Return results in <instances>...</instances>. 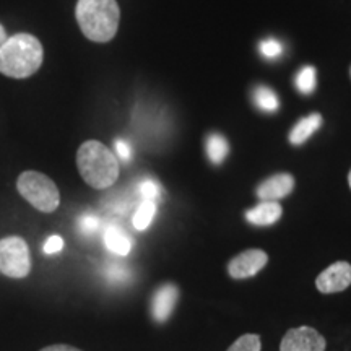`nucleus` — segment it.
<instances>
[{
	"mask_svg": "<svg viewBox=\"0 0 351 351\" xmlns=\"http://www.w3.org/2000/svg\"><path fill=\"white\" fill-rule=\"evenodd\" d=\"M78 173L88 186L103 191L111 187L119 178V161L106 145L88 140L77 152Z\"/></svg>",
	"mask_w": 351,
	"mask_h": 351,
	"instance_id": "f03ea898",
	"label": "nucleus"
},
{
	"mask_svg": "<svg viewBox=\"0 0 351 351\" xmlns=\"http://www.w3.org/2000/svg\"><path fill=\"white\" fill-rule=\"evenodd\" d=\"M99 228V218L93 213H85L78 218V230H80L82 234L90 236L96 232Z\"/></svg>",
	"mask_w": 351,
	"mask_h": 351,
	"instance_id": "412c9836",
	"label": "nucleus"
},
{
	"mask_svg": "<svg viewBox=\"0 0 351 351\" xmlns=\"http://www.w3.org/2000/svg\"><path fill=\"white\" fill-rule=\"evenodd\" d=\"M320 125H322V116L317 112L311 114L293 127L291 134H289V142L293 145H302L311 135L320 129Z\"/></svg>",
	"mask_w": 351,
	"mask_h": 351,
	"instance_id": "ddd939ff",
	"label": "nucleus"
},
{
	"mask_svg": "<svg viewBox=\"0 0 351 351\" xmlns=\"http://www.w3.org/2000/svg\"><path fill=\"white\" fill-rule=\"evenodd\" d=\"M137 194L142 200H150V202H156L161 199V186L152 179H145L138 184L137 187Z\"/></svg>",
	"mask_w": 351,
	"mask_h": 351,
	"instance_id": "6ab92c4d",
	"label": "nucleus"
},
{
	"mask_svg": "<svg viewBox=\"0 0 351 351\" xmlns=\"http://www.w3.org/2000/svg\"><path fill=\"white\" fill-rule=\"evenodd\" d=\"M261 54L269 60L278 59V57L283 54L282 43H280L278 39H274V38L265 39V41L261 43Z\"/></svg>",
	"mask_w": 351,
	"mask_h": 351,
	"instance_id": "aec40b11",
	"label": "nucleus"
},
{
	"mask_svg": "<svg viewBox=\"0 0 351 351\" xmlns=\"http://www.w3.org/2000/svg\"><path fill=\"white\" fill-rule=\"evenodd\" d=\"M8 36H7V32H5V28H3L2 25H0V44H2L3 41H5Z\"/></svg>",
	"mask_w": 351,
	"mask_h": 351,
	"instance_id": "a878e982",
	"label": "nucleus"
},
{
	"mask_svg": "<svg viewBox=\"0 0 351 351\" xmlns=\"http://www.w3.org/2000/svg\"><path fill=\"white\" fill-rule=\"evenodd\" d=\"M348 182H350V187H351V171H350V174H348Z\"/></svg>",
	"mask_w": 351,
	"mask_h": 351,
	"instance_id": "bb28decb",
	"label": "nucleus"
},
{
	"mask_svg": "<svg viewBox=\"0 0 351 351\" xmlns=\"http://www.w3.org/2000/svg\"><path fill=\"white\" fill-rule=\"evenodd\" d=\"M267 262H269V256L265 252L261 249H249L228 263V274L236 280L251 278L267 265Z\"/></svg>",
	"mask_w": 351,
	"mask_h": 351,
	"instance_id": "0eeeda50",
	"label": "nucleus"
},
{
	"mask_svg": "<svg viewBox=\"0 0 351 351\" xmlns=\"http://www.w3.org/2000/svg\"><path fill=\"white\" fill-rule=\"evenodd\" d=\"M75 16L85 38L109 43L119 29L121 8L116 0H78Z\"/></svg>",
	"mask_w": 351,
	"mask_h": 351,
	"instance_id": "7ed1b4c3",
	"label": "nucleus"
},
{
	"mask_svg": "<svg viewBox=\"0 0 351 351\" xmlns=\"http://www.w3.org/2000/svg\"><path fill=\"white\" fill-rule=\"evenodd\" d=\"M282 205L278 202H261L256 207L245 212V218L251 225L270 226L282 218Z\"/></svg>",
	"mask_w": 351,
	"mask_h": 351,
	"instance_id": "9b49d317",
	"label": "nucleus"
},
{
	"mask_svg": "<svg viewBox=\"0 0 351 351\" xmlns=\"http://www.w3.org/2000/svg\"><path fill=\"white\" fill-rule=\"evenodd\" d=\"M32 270L28 244L20 236L0 239V274L10 278H25Z\"/></svg>",
	"mask_w": 351,
	"mask_h": 351,
	"instance_id": "39448f33",
	"label": "nucleus"
},
{
	"mask_svg": "<svg viewBox=\"0 0 351 351\" xmlns=\"http://www.w3.org/2000/svg\"><path fill=\"white\" fill-rule=\"evenodd\" d=\"M205 148H207V155H208L210 163H213L215 166L221 165L223 161L226 160L228 153H230V145H228V140L223 137L221 134H217V132L208 135Z\"/></svg>",
	"mask_w": 351,
	"mask_h": 351,
	"instance_id": "4468645a",
	"label": "nucleus"
},
{
	"mask_svg": "<svg viewBox=\"0 0 351 351\" xmlns=\"http://www.w3.org/2000/svg\"><path fill=\"white\" fill-rule=\"evenodd\" d=\"M104 244H106L108 251L116 254V256L125 257L130 254L134 241L119 225H108L106 231H104Z\"/></svg>",
	"mask_w": 351,
	"mask_h": 351,
	"instance_id": "f8f14e48",
	"label": "nucleus"
},
{
	"mask_svg": "<svg viewBox=\"0 0 351 351\" xmlns=\"http://www.w3.org/2000/svg\"><path fill=\"white\" fill-rule=\"evenodd\" d=\"M296 88L302 95H311L317 86V70L313 65H306L300 70L296 77Z\"/></svg>",
	"mask_w": 351,
	"mask_h": 351,
	"instance_id": "f3484780",
	"label": "nucleus"
},
{
	"mask_svg": "<svg viewBox=\"0 0 351 351\" xmlns=\"http://www.w3.org/2000/svg\"><path fill=\"white\" fill-rule=\"evenodd\" d=\"M293 189H295V178L288 173H282L258 184L256 194L262 202H278L291 194Z\"/></svg>",
	"mask_w": 351,
	"mask_h": 351,
	"instance_id": "1a4fd4ad",
	"label": "nucleus"
},
{
	"mask_svg": "<svg viewBox=\"0 0 351 351\" xmlns=\"http://www.w3.org/2000/svg\"><path fill=\"white\" fill-rule=\"evenodd\" d=\"M114 147H116L117 156H119L122 161H125V163H129V161L132 160V147H130V145L127 143L125 140H116Z\"/></svg>",
	"mask_w": 351,
	"mask_h": 351,
	"instance_id": "5701e85b",
	"label": "nucleus"
},
{
	"mask_svg": "<svg viewBox=\"0 0 351 351\" xmlns=\"http://www.w3.org/2000/svg\"><path fill=\"white\" fill-rule=\"evenodd\" d=\"M106 274H108L109 278L114 280V282H122V280H125L127 276H129V274H127V270L124 269V267L116 265V263L109 267Z\"/></svg>",
	"mask_w": 351,
	"mask_h": 351,
	"instance_id": "b1692460",
	"label": "nucleus"
},
{
	"mask_svg": "<svg viewBox=\"0 0 351 351\" xmlns=\"http://www.w3.org/2000/svg\"><path fill=\"white\" fill-rule=\"evenodd\" d=\"M179 300V289L173 283H166L155 291L152 300V315L156 322L163 324L174 313Z\"/></svg>",
	"mask_w": 351,
	"mask_h": 351,
	"instance_id": "9d476101",
	"label": "nucleus"
},
{
	"mask_svg": "<svg viewBox=\"0 0 351 351\" xmlns=\"http://www.w3.org/2000/svg\"><path fill=\"white\" fill-rule=\"evenodd\" d=\"M39 351H82V350H78L75 346H70V345H52V346H46V348Z\"/></svg>",
	"mask_w": 351,
	"mask_h": 351,
	"instance_id": "393cba45",
	"label": "nucleus"
},
{
	"mask_svg": "<svg viewBox=\"0 0 351 351\" xmlns=\"http://www.w3.org/2000/svg\"><path fill=\"white\" fill-rule=\"evenodd\" d=\"M351 285V265L348 262H335L326 269L315 280V287L320 293L332 295V293L345 291Z\"/></svg>",
	"mask_w": 351,
	"mask_h": 351,
	"instance_id": "6e6552de",
	"label": "nucleus"
},
{
	"mask_svg": "<svg viewBox=\"0 0 351 351\" xmlns=\"http://www.w3.org/2000/svg\"><path fill=\"white\" fill-rule=\"evenodd\" d=\"M43 44L36 36L19 33L0 44V73L10 78H28L41 69Z\"/></svg>",
	"mask_w": 351,
	"mask_h": 351,
	"instance_id": "f257e3e1",
	"label": "nucleus"
},
{
	"mask_svg": "<svg viewBox=\"0 0 351 351\" xmlns=\"http://www.w3.org/2000/svg\"><path fill=\"white\" fill-rule=\"evenodd\" d=\"M64 249V239L60 236H51L47 238L46 243H44V252L46 254H57Z\"/></svg>",
	"mask_w": 351,
	"mask_h": 351,
	"instance_id": "4be33fe9",
	"label": "nucleus"
},
{
	"mask_svg": "<svg viewBox=\"0 0 351 351\" xmlns=\"http://www.w3.org/2000/svg\"><path fill=\"white\" fill-rule=\"evenodd\" d=\"M261 337L256 335V333H247V335L239 337V339L228 348V351H261Z\"/></svg>",
	"mask_w": 351,
	"mask_h": 351,
	"instance_id": "a211bd4d",
	"label": "nucleus"
},
{
	"mask_svg": "<svg viewBox=\"0 0 351 351\" xmlns=\"http://www.w3.org/2000/svg\"><path fill=\"white\" fill-rule=\"evenodd\" d=\"M254 104L263 112H276L280 108L278 96L269 86H257L252 93Z\"/></svg>",
	"mask_w": 351,
	"mask_h": 351,
	"instance_id": "2eb2a0df",
	"label": "nucleus"
},
{
	"mask_svg": "<svg viewBox=\"0 0 351 351\" xmlns=\"http://www.w3.org/2000/svg\"><path fill=\"white\" fill-rule=\"evenodd\" d=\"M326 339L313 327H296L287 332L280 351H326Z\"/></svg>",
	"mask_w": 351,
	"mask_h": 351,
	"instance_id": "423d86ee",
	"label": "nucleus"
},
{
	"mask_svg": "<svg viewBox=\"0 0 351 351\" xmlns=\"http://www.w3.org/2000/svg\"><path fill=\"white\" fill-rule=\"evenodd\" d=\"M20 195L43 213H52L59 208L60 194L56 182L39 171H25L16 179Z\"/></svg>",
	"mask_w": 351,
	"mask_h": 351,
	"instance_id": "20e7f679",
	"label": "nucleus"
},
{
	"mask_svg": "<svg viewBox=\"0 0 351 351\" xmlns=\"http://www.w3.org/2000/svg\"><path fill=\"white\" fill-rule=\"evenodd\" d=\"M156 215V204L150 200H142L132 217V225L137 231H145L152 225L153 218Z\"/></svg>",
	"mask_w": 351,
	"mask_h": 351,
	"instance_id": "dca6fc26",
	"label": "nucleus"
}]
</instances>
